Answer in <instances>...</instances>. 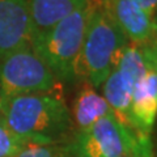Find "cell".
Returning <instances> with one entry per match:
<instances>
[{"label":"cell","instance_id":"1","mask_svg":"<svg viewBox=\"0 0 157 157\" xmlns=\"http://www.w3.org/2000/svg\"><path fill=\"white\" fill-rule=\"evenodd\" d=\"M0 101V115L7 126L30 143L64 144L75 134L71 110L62 89Z\"/></svg>","mask_w":157,"mask_h":157},{"label":"cell","instance_id":"2","mask_svg":"<svg viewBox=\"0 0 157 157\" xmlns=\"http://www.w3.org/2000/svg\"><path fill=\"white\" fill-rule=\"evenodd\" d=\"M127 43L128 39L101 8L98 0H92L77 62V80L88 81L96 89L100 88L115 68Z\"/></svg>","mask_w":157,"mask_h":157},{"label":"cell","instance_id":"3","mask_svg":"<svg viewBox=\"0 0 157 157\" xmlns=\"http://www.w3.org/2000/svg\"><path fill=\"white\" fill-rule=\"evenodd\" d=\"M90 9L92 0L62 20L50 32L30 41L32 48L46 63L59 82L77 80V62Z\"/></svg>","mask_w":157,"mask_h":157},{"label":"cell","instance_id":"4","mask_svg":"<svg viewBox=\"0 0 157 157\" xmlns=\"http://www.w3.org/2000/svg\"><path fill=\"white\" fill-rule=\"evenodd\" d=\"M71 157H121L153 149L152 139L137 136L130 127L111 114L85 130L75 131L68 141Z\"/></svg>","mask_w":157,"mask_h":157},{"label":"cell","instance_id":"5","mask_svg":"<svg viewBox=\"0 0 157 157\" xmlns=\"http://www.w3.org/2000/svg\"><path fill=\"white\" fill-rule=\"evenodd\" d=\"M58 89L60 82L30 43L0 58V100Z\"/></svg>","mask_w":157,"mask_h":157},{"label":"cell","instance_id":"6","mask_svg":"<svg viewBox=\"0 0 157 157\" xmlns=\"http://www.w3.org/2000/svg\"><path fill=\"white\" fill-rule=\"evenodd\" d=\"M147 71L148 68L140 47L128 42L122 51L115 68L101 85L102 96L111 107L114 115L126 126L132 93Z\"/></svg>","mask_w":157,"mask_h":157},{"label":"cell","instance_id":"7","mask_svg":"<svg viewBox=\"0 0 157 157\" xmlns=\"http://www.w3.org/2000/svg\"><path fill=\"white\" fill-rule=\"evenodd\" d=\"M98 3L130 43L141 47L157 37L156 20L134 0H98Z\"/></svg>","mask_w":157,"mask_h":157},{"label":"cell","instance_id":"8","mask_svg":"<svg viewBox=\"0 0 157 157\" xmlns=\"http://www.w3.org/2000/svg\"><path fill=\"white\" fill-rule=\"evenodd\" d=\"M157 122V73L148 70L131 97L127 126L143 139H152Z\"/></svg>","mask_w":157,"mask_h":157},{"label":"cell","instance_id":"9","mask_svg":"<svg viewBox=\"0 0 157 157\" xmlns=\"http://www.w3.org/2000/svg\"><path fill=\"white\" fill-rule=\"evenodd\" d=\"M26 0H0V58L30 43Z\"/></svg>","mask_w":157,"mask_h":157},{"label":"cell","instance_id":"10","mask_svg":"<svg viewBox=\"0 0 157 157\" xmlns=\"http://www.w3.org/2000/svg\"><path fill=\"white\" fill-rule=\"evenodd\" d=\"M89 0H26L30 18V41L50 32L62 20L70 16Z\"/></svg>","mask_w":157,"mask_h":157},{"label":"cell","instance_id":"11","mask_svg":"<svg viewBox=\"0 0 157 157\" xmlns=\"http://www.w3.org/2000/svg\"><path fill=\"white\" fill-rule=\"evenodd\" d=\"M114 114L104 96L88 81H81V86L73 100L71 117L75 131L85 130L97 121Z\"/></svg>","mask_w":157,"mask_h":157},{"label":"cell","instance_id":"12","mask_svg":"<svg viewBox=\"0 0 157 157\" xmlns=\"http://www.w3.org/2000/svg\"><path fill=\"white\" fill-rule=\"evenodd\" d=\"M29 143L9 128L0 115V157H16Z\"/></svg>","mask_w":157,"mask_h":157},{"label":"cell","instance_id":"13","mask_svg":"<svg viewBox=\"0 0 157 157\" xmlns=\"http://www.w3.org/2000/svg\"><path fill=\"white\" fill-rule=\"evenodd\" d=\"M16 157H71L68 143H29Z\"/></svg>","mask_w":157,"mask_h":157},{"label":"cell","instance_id":"14","mask_svg":"<svg viewBox=\"0 0 157 157\" xmlns=\"http://www.w3.org/2000/svg\"><path fill=\"white\" fill-rule=\"evenodd\" d=\"M147 68L157 73V37L140 47Z\"/></svg>","mask_w":157,"mask_h":157},{"label":"cell","instance_id":"15","mask_svg":"<svg viewBox=\"0 0 157 157\" xmlns=\"http://www.w3.org/2000/svg\"><path fill=\"white\" fill-rule=\"evenodd\" d=\"M134 2L140 8H143L152 18L156 17V14H157V0H134Z\"/></svg>","mask_w":157,"mask_h":157},{"label":"cell","instance_id":"16","mask_svg":"<svg viewBox=\"0 0 157 157\" xmlns=\"http://www.w3.org/2000/svg\"><path fill=\"white\" fill-rule=\"evenodd\" d=\"M121 157H153V149H144V151L134 152V153H128Z\"/></svg>","mask_w":157,"mask_h":157},{"label":"cell","instance_id":"17","mask_svg":"<svg viewBox=\"0 0 157 157\" xmlns=\"http://www.w3.org/2000/svg\"><path fill=\"white\" fill-rule=\"evenodd\" d=\"M152 145H153V157H157V131H156L155 140L152 139Z\"/></svg>","mask_w":157,"mask_h":157},{"label":"cell","instance_id":"18","mask_svg":"<svg viewBox=\"0 0 157 157\" xmlns=\"http://www.w3.org/2000/svg\"><path fill=\"white\" fill-rule=\"evenodd\" d=\"M155 20H156V22H157V14H156V17H155Z\"/></svg>","mask_w":157,"mask_h":157},{"label":"cell","instance_id":"19","mask_svg":"<svg viewBox=\"0 0 157 157\" xmlns=\"http://www.w3.org/2000/svg\"><path fill=\"white\" fill-rule=\"evenodd\" d=\"M0 106H2V101H0Z\"/></svg>","mask_w":157,"mask_h":157}]
</instances>
